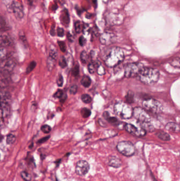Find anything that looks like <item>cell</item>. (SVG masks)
<instances>
[{
    "label": "cell",
    "mask_w": 180,
    "mask_h": 181,
    "mask_svg": "<svg viewBox=\"0 0 180 181\" xmlns=\"http://www.w3.org/2000/svg\"><path fill=\"white\" fill-rule=\"evenodd\" d=\"M124 57V53L121 48L113 47L108 50L104 58V62L108 68H114L123 61Z\"/></svg>",
    "instance_id": "1"
},
{
    "label": "cell",
    "mask_w": 180,
    "mask_h": 181,
    "mask_svg": "<svg viewBox=\"0 0 180 181\" xmlns=\"http://www.w3.org/2000/svg\"><path fill=\"white\" fill-rule=\"evenodd\" d=\"M139 80L146 85H153L159 80L160 72L157 69L144 68L139 76Z\"/></svg>",
    "instance_id": "2"
},
{
    "label": "cell",
    "mask_w": 180,
    "mask_h": 181,
    "mask_svg": "<svg viewBox=\"0 0 180 181\" xmlns=\"http://www.w3.org/2000/svg\"><path fill=\"white\" fill-rule=\"evenodd\" d=\"M114 110L115 113L121 119H130L133 116V109L126 102H119L116 103L114 107Z\"/></svg>",
    "instance_id": "3"
},
{
    "label": "cell",
    "mask_w": 180,
    "mask_h": 181,
    "mask_svg": "<svg viewBox=\"0 0 180 181\" xmlns=\"http://www.w3.org/2000/svg\"><path fill=\"white\" fill-rule=\"evenodd\" d=\"M143 64L141 62H132L126 65L125 68L124 75L126 78L137 77L144 68Z\"/></svg>",
    "instance_id": "4"
},
{
    "label": "cell",
    "mask_w": 180,
    "mask_h": 181,
    "mask_svg": "<svg viewBox=\"0 0 180 181\" xmlns=\"http://www.w3.org/2000/svg\"><path fill=\"white\" fill-rule=\"evenodd\" d=\"M143 106L147 112L156 114L162 110V105L159 101L153 98H146L143 101Z\"/></svg>",
    "instance_id": "5"
},
{
    "label": "cell",
    "mask_w": 180,
    "mask_h": 181,
    "mask_svg": "<svg viewBox=\"0 0 180 181\" xmlns=\"http://www.w3.org/2000/svg\"><path fill=\"white\" fill-rule=\"evenodd\" d=\"M16 65V60L12 57H8L0 62V74L9 75Z\"/></svg>",
    "instance_id": "6"
},
{
    "label": "cell",
    "mask_w": 180,
    "mask_h": 181,
    "mask_svg": "<svg viewBox=\"0 0 180 181\" xmlns=\"http://www.w3.org/2000/svg\"><path fill=\"white\" fill-rule=\"evenodd\" d=\"M117 149L123 155L128 157L133 155L135 152L134 145L131 142L127 141L119 142L117 145Z\"/></svg>",
    "instance_id": "7"
},
{
    "label": "cell",
    "mask_w": 180,
    "mask_h": 181,
    "mask_svg": "<svg viewBox=\"0 0 180 181\" xmlns=\"http://www.w3.org/2000/svg\"><path fill=\"white\" fill-rule=\"evenodd\" d=\"M133 116L139 122H148L151 121V116L149 112L142 108L135 107L133 109Z\"/></svg>",
    "instance_id": "8"
},
{
    "label": "cell",
    "mask_w": 180,
    "mask_h": 181,
    "mask_svg": "<svg viewBox=\"0 0 180 181\" xmlns=\"http://www.w3.org/2000/svg\"><path fill=\"white\" fill-rule=\"evenodd\" d=\"M125 129L130 134L136 137H143L146 134V132L143 128H137L133 124H127L125 125Z\"/></svg>",
    "instance_id": "9"
},
{
    "label": "cell",
    "mask_w": 180,
    "mask_h": 181,
    "mask_svg": "<svg viewBox=\"0 0 180 181\" xmlns=\"http://www.w3.org/2000/svg\"><path fill=\"white\" fill-rule=\"evenodd\" d=\"M115 35L109 31H105L100 36L99 40L101 44L108 46L116 42Z\"/></svg>",
    "instance_id": "10"
},
{
    "label": "cell",
    "mask_w": 180,
    "mask_h": 181,
    "mask_svg": "<svg viewBox=\"0 0 180 181\" xmlns=\"http://www.w3.org/2000/svg\"><path fill=\"white\" fill-rule=\"evenodd\" d=\"M90 166L88 162L85 160H80L77 163L76 167V172L80 176H84L87 173Z\"/></svg>",
    "instance_id": "11"
},
{
    "label": "cell",
    "mask_w": 180,
    "mask_h": 181,
    "mask_svg": "<svg viewBox=\"0 0 180 181\" xmlns=\"http://www.w3.org/2000/svg\"><path fill=\"white\" fill-rule=\"evenodd\" d=\"M12 39L8 32L4 30L0 31V46H10L12 44Z\"/></svg>",
    "instance_id": "12"
},
{
    "label": "cell",
    "mask_w": 180,
    "mask_h": 181,
    "mask_svg": "<svg viewBox=\"0 0 180 181\" xmlns=\"http://www.w3.org/2000/svg\"><path fill=\"white\" fill-rule=\"evenodd\" d=\"M12 9L16 18L19 20L23 18L24 16L23 7L20 3L14 1L12 4Z\"/></svg>",
    "instance_id": "13"
},
{
    "label": "cell",
    "mask_w": 180,
    "mask_h": 181,
    "mask_svg": "<svg viewBox=\"0 0 180 181\" xmlns=\"http://www.w3.org/2000/svg\"><path fill=\"white\" fill-rule=\"evenodd\" d=\"M108 22L115 25H119L123 22L124 17L119 13H113L108 17Z\"/></svg>",
    "instance_id": "14"
},
{
    "label": "cell",
    "mask_w": 180,
    "mask_h": 181,
    "mask_svg": "<svg viewBox=\"0 0 180 181\" xmlns=\"http://www.w3.org/2000/svg\"><path fill=\"white\" fill-rule=\"evenodd\" d=\"M0 110L3 117L8 116L10 113V105L9 103L0 102Z\"/></svg>",
    "instance_id": "15"
},
{
    "label": "cell",
    "mask_w": 180,
    "mask_h": 181,
    "mask_svg": "<svg viewBox=\"0 0 180 181\" xmlns=\"http://www.w3.org/2000/svg\"><path fill=\"white\" fill-rule=\"evenodd\" d=\"M165 128L170 132H174V133H179L180 132L179 124L175 122H170L167 123L165 126Z\"/></svg>",
    "instance_id": "16"
},
{
    "label": "cell",
    "mask_w": 180,
    "mask_h": 181,
    "mask_svg": "<svg viewBox=\"0 0 180 181\" xmlns=\"http://www.w3.org/2000/svg\"><path fill=\"white\" fill-rule=\"evenodd\" d=\"M11 96L10 93L6 90H0V102L10 103Z\"/></svg>",
    "instance_id": "17"
},
{
    "label": "cell",
    "mask_w": 180,
    "mask_h": 181,
    "mask_svg": "<svg viewBox=\"0 0 180 181\" xmlns=\"http://www.w3.org/2000/svg\"><path fill=\"white\" fill-rule=\"evenodd\" d=\"M108 164L111 167L118 168L121 165V162L119 158L116 156H111V157L109 158Z\"/></svg>",
    "instance_id": "18"
},
{
    "label": "cell",
    "mask_w": 180,
    "mask_h": 181,
    "mask_svg": "<svg viewBox=\"0 0 180 181\" xmlns=\"http://www.w3.org/2000/svg\"><path fill=\"white\" fill-rule=\"evenodd\" d=\"M9 75L0 74V88H4L8 86L9 83Z\"/></svg>",
    "instance_id": "19"
},
{
    "label": "cell",
    "mask_w": 180,
    "mask_h": 181,
    "mask_svg": "<svg viewBox=\"0 0 180 181\" xmlns=\"http://www.w3.org/2000/svg\"><path fill=\"white\" fill-rule=\"evenodd\" d=\"M139 125L141 126V128H143L145 131H149V132H152L154 130V128L152 124H151L150 122H139Z\"/></svg>",
    "instance_id": "20"
},
{
    "label": "cell",
    "mask_w": 180,
    "mask_h": 181,
    "mask_svg": "<svg viewBox=\"0 0 180 181\" xmlns=\"http://www.w3.org/2000/svg\"><path fill=\"white\" fill-rule=\"evenodd\" d=\"M103 116L108 121V122H109L111 124H119L118 119L115 117H111L110 116L108 112H104L103 113Z\"/></svg>",
    "instance_id": "21"
},
{
    "label": "cell",
    "mask_w": 180,
    "mask_h": 181,
    "mask_svg": "<svg viewBox=\"0 0 180 181\" xmlns=\"http://www.w3.org/2000/svg\"><path fill=\"white\" fill-rule=\"evenodd\" d=\"M156 135L159 139L163 141H169L171 139L170 135L166 132H164L163 131L157 132Z\"/></svg>",
    "instance_id": "22"
},
{
    "label": "cell",
    "mask_w": 180,
    "mask_h": 181,
    "mask_svg": "<svg viewBox=\"0 0 180 181\" xmlns=\"http://www.w3.org/2000/svg\"><path fill=\"white\" fill-rule=\"evenodd\" d=\"M91 83V80L90 78L87 75H84L82 78L81 80V84L84 86L85 88H88L90 86Z\"/></svg>",
    "instance_id": "23"
},
{
    "label": "cell",
    "mask_w": 180,
    "mask_h": 181,
    "mask_svg": "<svg viewBox=\"0 0 180 181\" xmlns=\"http://www.w3.org/2000/svg\"><path fill=\"white\" fill-rule=\"evenodd\" d=\"M126 103L127 104H131L134 102V94L131 90H129L125 96Z\"/></svg>",
    "instance_id": "24"
},
{
    "label": "cell",
    "mask_w": 180,
    "mask_h": 181,
    "mask_svg": "<svg viewBox=\"0 0 180 181\" xmlns=\"http://www.w3.org/2000/svg\"><path fill=\"white\" fill-rule=\"evenodd\" d=\"M8 52L4 47L0 46V60H3L9 57Z\"/></svg>",
    "instance_id": "25"
},
{
    "label": "cell",
    "mask_w": 180,
    "mask_h": 181,
    "mask_svg": "<svg viewBox=\"0 0 180 181\" xmlns=\"http://www.w3.org/2000/svg\"><path fill=\"white\" fill-rule=\"evenodd\" d=\"M97 62H98L97 61H93V62H90L88 64V71L90 74H94L96 72Z\"/></svg>",
    "instance_id": "26"
},
{
    "label": "cell",
    "mask_w": 180,
    "mask_h": 181,
    "mask_svg": "<svg viewBox=\"0 0 180 181\" xmlns=\"http://www.w3.org/2000/svg\"><path fill=\"white\" fill-rule=\"evenodd\" d=\"M96 72L99 75H103L105 74V70L100 62H97Z\"/></svg>",
    "instance_id": "27"
},
{
    "label": "cell",
    "mask_w": 180,
    "mask_h": 181,
    "mask_svg": "<svg viewBox=\"0 0 180 181\" xmlns=\"http://www.w3.org/2000/svg\"><path fill=\"white\" fill-rule=\"evenodd\" d=\"M16 137L13 134H9L6 137V143L8 145H12L16 141Z\"/></svg>",
    "instance_id": "28"
},
{
    "label": "cell",
    "mask_w": 180,
    "mask_h": 181,
    "mask_svg": "<svg viewBox=\"0 0 180 181\" xmlns=\"http://www.w3.org/2000/svg\"><path fill=\"white\" fill-rule=\"evenodd\" d=\"M21 176L22 179L25 181H30L31 180V175L26 171H23L21 173Z\"/></svg>",
    "instance_id": "29"
},
{
    "label": "cell",
    "mask_w": 180,
    "mask_h": 181,
    "mask_svg": "<svg viewBox=\"0 0 180 181\" xmlns=\"http://www.w3.org/2000/svg\"><path fill=\"white\" fill-rule=\"evenodd\" d=\"M81 98L82 102H84L85 103H89L92 101V98L90 97V96L87 94H82Z\"/></svg>",
    "instance_id": "30"
},
{
    "label": "cell",
    "mask_w": 180,
    "mask_h": 181,
    "mask_svg": "<svg viewBox=\"0 0 180 181\" xmlns=\"http://www.w3.org/2000/svg\"><path fill=\"white\" fill-rule=\"evenodd\" d=\"M81 114L83 118H87L91 115V111L87 108H83L81 110Z\"/></svg>",
    "instance_id": "31"
},
{
    "label": "cell",
    "mask_w": 180,
    "mask_h": 181,
    "mask_svg": "<svg viewBox=\"0 0 180 181\" xmlns=\"http://www.w3.org/2000/svg\"><path fill=\"white\" fill-rule=\"evenodd\" d=\"M56 60L52 59L51 57H49L47 60V68L49 70H51L54 68Z\"/></svg>",
    "instance_id": "32"
},
{
    "label": "cell",
    "mask_w": 180,
    "mask_h": 181,
    "mask_svg": "<svg viewBox=\"0 0 180 181\" xmlns=\"http://www.w3.org/2000/svg\"><path fill=\"white\" fill-rule=\"evenodd\" d=\"M75 29L76 32L77 34H79L82 31L83 26H82V24L79 21H76L75 23Z\"/></svg>",
    "instance_id": "33"
},
{
    "label": "cell",
    "mask_w": 180,
    "mask_h": 181,
    "mask_svg": "<svg viewBox=\"0 0 180 181\" xmlns=\"http://www.w3.org/2000/svg\"><path fill=\"white\" fill-rule=\"evenodd\" d=\"M36 62H35L34 61L31 62L29 64L28 66L26 68V74H29V73L31 72L34 70V68H36Z\"/></svg>",
    "instance_id": "34"
},
{
    "label": "cell",
    "mask_w": 180,
    "mask_h": 181,
    "mask_svg": "<svg viewBox=\"0 0 180 181\" xmlns=\"http://www.w3.org/2000/svg\"><path fill=\"white\" fill-rule=\"evenodd\" d=\"M88 59L87 54L85 51H82L80 54V60L83 64L87 63Z\"/></svg>",
    "instance_id": "35"
},
{
    "label": "cell",
    "mask_w": 180,
    "mask_h": 181,
    "mask_svg": "<svg viewBox=\"0 0 180 181\" xmlns=\"http://www.w3.org/2000/svg\"><path fill=\"white\" fill-rule=\"evenodd\" d=\"M49 57H51L54 60H57V57H58V53H57V50L51 48L50 50V52H49Z\"/></svg>",
    "instance_id": "36"
},
{
    "label": "cell",
    "mask_w": 180,
    "mask_h": 181,
    "mask_svg": "<svg viewBox=\"0 0 180 181\" xmlns=\"http://www.w3.org/2000/svg\"><path fill=\"white\" fill-rule=\"evenodd\" d=\"M79 73V65L77 64V65H75L74 67L72 68V74L74 76L76 77L78 76Z\"/></svg>",
    "instance_id": "37"
},
{
    "label": "cell",
    "mask_w": 180,
    "mask_h": 181,
    "mask_svg": "<svg viewBox=\"0 0 180 181\" xmlns=\"http://www.w3.org/2000/svg\"><path fill=\"white\" fill-rule=\"evenodd\" d=\"M41 131L44 134H48L51 131V128L47 124H45L42 126L41 128Z\"/></svg>",
    "instance_id": "38"
},
{
    "label": "cell",
    "mask_w": 180,
    "mask_h": 181,
    "mask_svg": "<svg viewBox=\"0 0 180 181\" xmlns=\"http://www.w3.org/2000/svg\"><path fill=\"white\" fill-rule=\"evenodd\" d=\"M59 64L60 66L62 68H64L67 66V62H66V60L64 56H62L60 58Z\"/></svg>",
    "instance_id": "39"
},
{
    "label": "cell",
    "mask_w": 180,
    "mask_h": 181,
    "mask_svg": "<svg viewBox=\"0 0 180 181\" xmlns=\"http://www.w3.org/2000/svg\"><path fill=\"white\" fill-rule=\"evenodd\" d=\"M6 23L4 19L0 16V31L6 27Z\"/></svg>",
    "instance_id": "40"
},
{
    "label": "cell",
    "mask_w": 180,
    "mask_h": 181,
    "mask_svg": "<svg viewBox=\"0 0 180 181\" xmlns=\"http://www.w3.org/2000/svg\"><path fill=\"white\" fill-rule=\"evenodd\" d=\"M180 58H175L174 60H172L171 64V65L173 66H174V67L179 68L180 66Z\"/></svg>",
    "instance_id": "41"
},
{
    "label": "cell",
    "mask_w": 180,
    "mask_h": 181,
    "mask_svg": "<svg viewBox=\"0 0 180 181\" xmlns=\"http://www.w3.org/2000/svg\"><path fill=\"white\" fill-rule=\"evenodd\" d=\"M78 86L76 85H73L70 87L69 89V92L71 94H76L77 92Z\"/></svg>",
    "instance_id": "42"
},
{
    "label": "cell",
    "mask_w": 180,
    "mask_h": 181,
    "mask_svg": "<svg viewBox=\"0 0 180 181\" xmlns=\"http://www.w3.org/2000/svg\"><path fill=\"white\" fill-rule=\"evenodd\" d=\"M57 85L60 86V87H61L63 85V84H64V78L63 77L61 74H60L58 76V78H57Z\"/></svg>",
    "instance_id": "43"
},
{
    "label": "cell",
    "mask_w": 180,
    "mask_h": 181,
    "mask_svg": "<svg viewBox=\"0 0 180 181\" xmlns=\"http://www.w3.org/2000/svg\"><path fill=\"white\" fill-rule=\"evenodd\" d=\"M58 45L60 47V49L63 52L66 51V46L64 42H58Z\"/></svg>",
    "instance_id": "44"
},
{
    "label": "cell",
    "mask_w": 180,
    "mask_h": 181,
    "mask_svg": "<svg viewBox=\"0 0 180 181\" xmlns=\"http://www.w3.org/2000/svg\"><path fill=\"white\" fill-rule=\"evenodd\" d=\"M64 95V92L61 90H58L56 93H54V96L56 98H60Z\"/></svg>",
    "instance_id": "45"
},
{
    "label": "cell",
    "mask_w": 180,
    "mask_h": 181,
    "mask_svg": "<svg viewBox=\"0 0 180 181\" xmlns=\"http://www.w3.org/2000/svg\"><path fill=\"white\" fill-rule=\"evenodd\" d=\"M79 43L81 46H84L86 43V39L83 36L80 37L79 39Z\"/></svg>",
    "instance_id": "46"
},
{
    "label": "cell",
    "mask_w": 180,
    "mask_h": 181,
    "mask_svg": "<svg viewBox=\"0 0 180 181\" xmlns=\"http://www.w3.org/2000/svg\"><path fill=\"white\" fill-rule=\"evenodd\" d=\"M57 34H58V36L60 37L64 36V30L61 28H58L57 29Z\"/></svg>",
    "instance_id": "47"
},
{
    "label": "cell",
    "mask_w": 180,
    "mask_h": 181,
    "mask_svg": "<svg viewBox=\"0 0 180 181\" xmlns=\"http://www.w3.org/2000/svg\"><path fill=\"white\" fill-rule=\"evenodd\" d=\"M20 38L21 40L23 42V44L26 46L28 44H27V41H26V37L24 36V35H23L22 34H21L20 35Z\"/></svg>",
    "instance_id": "48"
},
{
    "label": "cell",
    "mask_w": 180,
    "mask_h": 181,
    "mask_svg": "<svg viewBox=\"0 0 180 181\" xmlns=\"http://www.w3.org/2000/svg\"><path fill=\"white\" fill-rule=\"evenodd\" d=\"M49 138H50V136H47V137H44L43 138H41L38 141V143L42 144V143L46 142L49 139Z\"/></svg>",
    "instance_id": "49"
},
{
    "label": "cell",
    "mask_w": 180,
    "mask_h": 181,
    "mask_svg": "<svg viewBox=\"0 0 180 181\" xmlns=\"http://www.w3.org/2000/svg\"><path fill=\"white\" fill-rule=\"evenodd\" d=\"M67 38L69 42H72L74 41V37L70 33H68L67 34Z\"/></svg>",
    "instance_id": "50"
},
{
    "label": "cell",
    "mask_w": 180,
    "mask_h": 181,
    "mask_svg": "<svg viewBox=\"0 0 180 181\" xmlns=\"http://www.w3.org/2000/svg\"><path fill=\"white\" fill-rule=\"evenodd\" d=\"M66 98H67V96L66 95V94H64V95L62 96L61 98H60V102H61V103H64L65 100H66Z\"/></svg>",
    "instance_id": "51"
},
{
    "label": "cell",
    "mask_w": 180,
    "mask_h": 181,
    "mask_svg": "<svg viewBox=\"0 0 180 181\" xmlns=\"http://www.w3.org/2000/svg\"><path fill=\"white\" fill-rule=\"evenodd\" d=\"M4 127V122L1 118H0V129Z\"/></svg>",
    "instance_id": "52"
},
{
    "label": "cell",
    "mask_w": 180,
    "mask_h": 181,
    "mask_svg": "<svg viewBox=\"0 0 180 181\" xmlns=\"http://www.w3.org/2000/svg\"><path fill=\"white\" fill-rule=\"evenodd\" d=\"M109 0H102L103 2L105 3H107L109 2Z\"/></svg>",
    "instance_id": "53"
},
{
    "label": "cell",
    "mask_w": 180,
    "mask_h": 181,
    "mask_svg": "<svg viewBox=\"0 0 180 181\" xmlns=\"http://www.w3.org/2000/svg\"><path fill=\"white\" fill-rule=\"evenodd\" d=\"M3 139V136H1V135H0V142L1 141H2V140Z\"/></svg>",
    "instance_id": "54"
}]
</instances>
